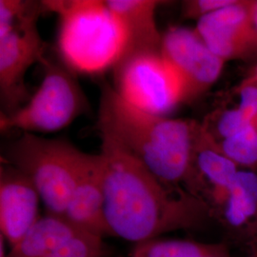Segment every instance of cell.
I'll use <instances>...</instances> for the list:
<instances>
[{
	"instance_id": "cell-14",
	"label": "cell",
	"mask_w": 257,
	"mask_h": 257,
	"mask_svg": "<svg viewBox=\"0 0 257 257\" xmlns=\"http://www.w3.org/2000/svg\"><path fill=\"white\" fill-rule=\"evenodd\" d=\"M195 167L205 188V201L214 211L224 201L238 175L239 169L218 151L202 125L196 141Z\"/></svg>"
},
{
	"instance_id": "cell-11",
	"label": "cell",
	"mask_w": 257,
	"mask_h": 257,
	"mask_svg": "<svg viewBox=\"0 0 257 257\" xmlns=\"http://www.w3.org/2000/svg\"><path fill=\"white\" fill-rule=\"evenodd\" d=\"M41 198L37 188L22 172L7 162L0 165V230L15 247L31 230L39 216Z\"/></svg>"
},
{
	"instance_id": "cell-19",
	"label": "cell",
	"mask_w": 257,
	"mask_h": 257,
	"mask_svg": "<svg viewBox=\"0 0 257 257\" xmlns=\"http://www.w3.org/2000/svg\"><path fill=\"white\" fill-rule=\"evenodd\" d=\"M235 2L236 0H187L182 2L181 12L185 19L198 21Z\"/></svg>"
},
{
	"instance_id": "cell-17",
	"label": "cell",
	"mask_w": 257,
	"mask_h": 257,
	"mask_svg": "<svg viewBox=\"0 0 257 257\" xmlns=\"http://www.w3.org/2000/svg\"><path fill=\"white\" fill-rule=\"evenodd\" d=\"M213 143L240 170L257 172V119L230 138Z\"/></svg>"
},
{
	"instance_id": "cell-7",
	"label": "cell",
	"mask_w": 257,
	"mask_h": 257,
	"mask_svg": "<svg viewBox=\"0 0 257 257\" xmlns=\"http://www.w3.org/2000/svg\"><path fill=\"white\" fill-rule=\"evenodd\" d=\"M43 11L46 12L42 1H26L13 26L0 37V94L5 109L1 114L19 110L31 98L25 75L33 65L46 57V44L37 30Z\"/></svg>"
},
{
	"instance_id": "cell-6",
	"label": "cell",
	"mask_w": 257,
	"mask_h": 257,
	"mask_svg": "<svg viewBox=\"0 0 257 257\" xmlns=\"http://www.w3.org/2000/svg\"><path fill=\"white\" fill-rule=\"evenodd\" d=\"M113 90L139 110L166 116L177 106L188 103L182 76L161 52L124 56L113 69Z\"/></svg>"
},
{
	"instance_id": "cell-4",
	"label": "cell",
	"mask_w": 257,
	"mask_h": 257,
	"mask_svg": "<svg viewBox=\"0 0 257 257\" xmlns=\"http://www.w3.org/2000/svg\"><path fill=\"white\" fill-rule=\"evenodd\" d=\"M2 160L33 182L47 213L64 216L86 153L62 139L23 133L8 143Z\"/></svg>"
},
{
	"instance_id": "cell-5",
	"label": "cell",
	"mask_w": 257,
	"mask_h": 257,
	"mask_svg": "<svg viewBox=\"0 0 257 257\" xmlns=\"http://www.w3.org/2000/svg\"><path fill=\"white\" fill-rule=\"evenodd\" d=\"M44 75L37 92L19 110L1 114V131L52 133L68 127L90 110L89 101L72 72L46 57Z\"/></svg>"
},
{
	"instance_id": "cell-23",
	"label": "cell",
	"mask_w": 257,
	"mask_h": 257,
	"mask_svg": "<svg viewBox=\"0 0 257 257\" xmlns=\"http://www.w3.org/2000/svg\"><path fill=\"white\" fill-rule=\"evenodd\" d=\"M6 243H7L6 240L0 234V257H8V253H6V249H5Z\"/></svg>"
},
{
	"instance_id": "cell-1",
	"label": "cell",
	"mask_w": 257,
	"mask_h": 257,
	"mask_svg": "<svg viewBox=\"0 0 257 257\" xmlns=\"http://www.w3.org/2000/svg\"><path fill=\"white\" fill-rule=\"evenodd\" d=\"M101 140L104 211L112 236L138 244L213 220L201 198L163 183L110 138Z\"/></svg>"
},
{
	"instance_id": "cell-13",
	"label": "cell",
	"mask_w": 257,
	"mask_h": 257,
	"mask_svg": "<svg viewBox=\"0 0 257 257\" xmlns=\"http://www.w3.org/2000/svg\"><path fill=\"white\" fill-rule=\"evenodd\" d=\"M106 2L126 31L128 46L124 56L161 52L162 35L157 28L156 14L162 1L107 0Z\"/></svg>"
},
{
	"instance_id": "cell-2",
	"label": "cell",
	"mask_w": 257,
	"mask_h": 257,
	"mask_svg": "<svg viewBox=\"0 0 257 257\" xmlns=\"http://www.w3.org/2000/svg\"><path fill=\"white\" fill-rule=\"evenodd\" d=\"M98 126L101 136L117 143L160 181L204 200L205 188L195 167L200 122L139 110L106 85L102 88Z\"/></svg>"
},
{
	"instance_id": "cell-18",
	"label": "cell",
	"mask_w": 257,
	"mask_h": 257,
	"mask_svg": "<svg viewBox=\"0 0 257 257\" xmlns=\"http://www.w3.org/2000/svg\"><path fill=\"white\" fill-rule=\"evenodd\" d=\"M110 248L103 238L78 232L66 241L49 257H109Z\"/></svg>"
},
{
	"instance_id": "cell-21",
	"label": "cell",
	"mask_w": 257,
	"mask_h": 257,
	"mask_svg": "<svg viewBox=\"0 0 257 257\" xmlns=\"http://www.w3.org/2000/svg\"><path fill=\"white\" fill-rule=\"evenodd\" d=\"M244 80H247L249 82L256 83L257 84V64L254 65L249 71L248 74L246 75L245 78H243Z\"/></svg>"
},
{
	"instance_id": "cell-16",
	"label": "cell",
	"mask_w": 257,
	"mask_h": 257,
	"mask_svg": "<svg viewBox=\"0 0 257 257\" xmlns=\"http://www.w3.org/2000/svg\"><path fill=\"white\" fill-rule=\"evenodd\" d=\"M217 244L190 239H151L136 244L131 257H203Z\"/></svg>"
},
{
	"instance_id": "cell-8",
	"label": "cell",
	"mask_w": 257,
	"mask_h": 257,
	"mask_svg": "<svg viewBox=\"0 0 257 257\" xmlns=\"http://www.w3.org/2000/svg\"><path fill=\"white\" fill-rule=\"evenodd\" d=\"M250 4L251 0H236L197 21L198 36L225 62L257 64V29Z\"/></svg>"
},
{
	"instance_id": "cell-3",
	"label": "cell",
	"mask_w": 257,
	"mask_h": 257,
	"mask_svg": "<svg viewBox=\"0 0 257 257\" xmlns=\"http://www.w3.org/2000/svg\"><path fill=\"white\" fill-rule=\"evenodd\" d=\"M42 4L58 17L57 49L72 72L101 74L119 63L128 37L106 1L48 0Z\"/></svg>"
},
{
	"instance_id": "cell-20",
	"label": "cell",
	"mask_w": 257,
	"mask_h": 257,
	"mask_svg": "<svg viewBox=\"0 0 257 257\" xmlns=\"http://www.w3.org/2000/svg\"><path fill=\"white\" fill-rule=\"evenodd\" d=\"M203 257H230L229 246L224 242L218 243L216 248Z\"/></svg>"
},
{
	"instance_id": "cell-12",
	"label": "cell",
	"mask_w": 257,
	"mask_h": 257,
	"mask_svg": "<svg viewBox=\"0 0 257 257\" xmlns=\"http://www.w3.org/2000/svg\"><path fill=\"white\" fill-rule=\"evenodd\" d=\"M63 217L79 231L101 238L112 236L104 211L100 154H85Z\"/></svg>"
},
{
	"instance_id": "cell-15",
	"label": "cell",
	"mask_w": 257,
	"mask_h": 257,
	"mask_svg": "<svg viewBox=\"0 0 257 257\" xmlns=\"http://www.w3.org/2000/svg\"><path fill=\"white\" fill-rule=\"evenodd\" d=\"M78 232L64 217L46 213L11 248L8 257H49Z\"/></svg>"
},
{
	"instance_id": "cell-10",
	"label": "cell",
	"mask_w": 257,
	"mask_h": 257,
	"mask_svg": "<svg viewBox=\"0 0 257 257\" xmlns=\"http://www.w3.org/2000/svg\"><path fill=\"white\" fill-rule=\"evenodd\" d=\"M228 246L257 257V172L240 170L224 201L212 211Z\"/></svg>"
},
{
	"instance_id": "cell-9",
	"label": "cell",
	"mask_w": 257,
	"mask_h": 257,
	"mask_svg": "<svg viewBox=\"0 0 257 257\" xmlns=\"http://www.w3.org/2000/svg\"><path fill=\"white\" fill-rule=\"evenodd\" d=\"M161 54L182 76L189 102L218 80L226 64L206 45L195 29L170 28L162 35Z\"/></svg>"
},
{
	"instance_id": "cell-22",
	"label": "cell",
	"mask_w": 257,
	"mask_h": 257,
	"mask_svg": "<svg viewBox=\"0 0 257 257\" xmlns=\"http://www.w3.org/2000/svg\"><path fill=\"white\" fill-rule=\"evenodd\" d=\"M250 6H251V15H252L253 22L257 29V0H251Z\"/></svg>"
}]
</instances>
